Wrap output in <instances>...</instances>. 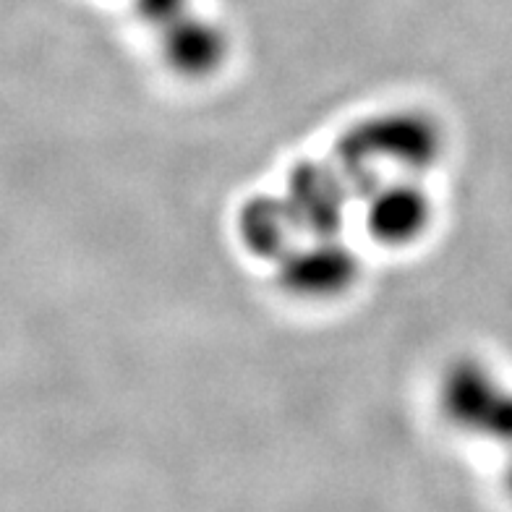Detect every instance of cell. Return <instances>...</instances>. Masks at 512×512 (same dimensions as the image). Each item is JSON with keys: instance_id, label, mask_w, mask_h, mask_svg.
Wrapping results in <instances>:
<instances>
[{"instance_id": "6da1fadb", "label": "cell", "mask_w": 512, "mask_h": 512, "mask_svg": "<svg viewBox=\"0 0 512 512\" xmlns=\"http://www.w3.org/2000/svg\"><path fill=\"white\" fill-rule=\"evenodd\" d=\"M447 413L460 429L512 445V390L484 366H460L447 382Z\"/></svg>"}, {"instance_id": "7a4b0ae2", "label": "cell", "mask_w": 512, "mask_h": 512, "mask_svg": "<svg viewBox=\"0 0 512 512\" xmlns=\"http://www.w3.org/2000/svg\"><path fill=\"white\" fill-rule=\"evenodd\" d=\"M507 489H510L512 494V463H510V471H507Z\"/></svg>"}]
</instances>
